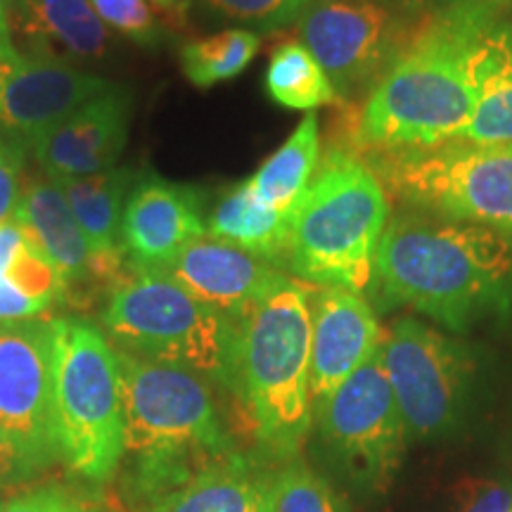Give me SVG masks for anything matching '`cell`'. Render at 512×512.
<instances>
[{
  "mask_svg": "<svg viewBox=\"0 0 512 512\" xmlns=\"http://www.w3.org/2000/svg\"><path fill=\"white\" fill-rule=\"evenodd\" d=\"M12 48L10 29V0H0V50Z\"/></svg>",
  "mask_w": 512,
  "mask_h": 512,
  "instance_id": "38",
  "label": "cell"
},
{
  "mask_svg": "<svg viewBox=\"0 0 512 512\" xmlns=\"http://www.w3.org/2000/svg\"><path fill=\"white\" fill-rule=\"evenodd\" d=\"M472 105L467 5L446 3L415 22L399 55L363 98L344 150L361 145L368 157L430 150L460 138Z\"/></svg>",
  "mask_w": 512,
  "mask_h": 512,
  "instance_id": "2",
  "label": "cell"
},
{
  "mask_svg": "<svg viewBox=\"0 0 512 512\" xmlns=\"http://www.w3.org/2000/svg\"><path fill=\"white\" fill-rule=\"evenodd\" d=\"M389 8L399 12L401 17L411 19V22H418L422 17H430L439 8H444L446 0H384Z\"/></svg>",
  "mask_w": 512,
  "mask_h": 512,
  "instance_id": "37",
  "label": "cell"
},
{
  "mask_svg": "<svg viewBox=\"0 0 512 512\" xmlns=\"http://www.w3.org/2000/svg\"><path fill=\"white\" fill-rule=\"evenodd\" d=\"M0 427L46 465L57 458L53 320L0 323Z\"/></svg>",
  "mask_w": 512,
  "mask_h": 512,
  "instance_id": "12",
  "label": "cell"
},
{
  "mask_svg": "<svg viewBox=\"0 0 512 512\" xmlns=\"http://www.w3.org/2000/svg\"><path fill=\"white\" fill-rule=\"evenodd\" d=\"M29 247V238L24 233L22 223L17 221V216L0 223V278H5L10 271V266L15 264V259L24 249Z\"/></svg>",
  "mask_w": 512,
  "mask_h": 512,
  "instance_id": "36",
  "label": "cell"
},
{
  "mask_svg": "<svg viewBox=\"0 0 512 512\" xmlns=\"http://www.w3.org/2000/svg\"><path fill=\"white\" fill-rule=\"evenodd\" d=\"M10 29L19 53L74 67L102 60L114 43L91 0H10Z\"/></svg>",
  "mask_w": 512,
  "mask_h": 512,
  "instance_id": "19",
  "label": "cell"
},
{
  "mask_svg": "<svg viewBox=\"0 0 512 512\" xmlns=\"http://www.w3.org/2000/svg\"><path fill=\"white\" fill-rule=\"evenodd\" d=\"M114 83L74 64L0 50V128L36 138Z\"/></svg>",
  "mask_w": 512,
  "mask_h": 512,
  "instance_id": "13",
  "label": "cell"
},
{
  "mask_svg": "<svg viewBox=\"0 0 512 512\" xmlns=\"http://www.w3.org/2000/svg\"><path fill=\"white\" fill-rule=\"evenodd\" d=\"M320 439L363 489L382 491L399 470L408 432L380 347L330 396L313 403Z\"/></svg>",
  "mask_w": 512,
  "mask_h": 512,
  "instance_id": "10",
  "label": "cell"
},
{
  "mask_svg": "<svg viewBox=\"0 0 512 512\" xmlns=\"http://www.w3.org/2000/svg\"><path fill=\"white\" fill-rule=\"evenodd\" d=\"M311 401L330 396L356 373L382 335L373 306L358 292L311 285Z\"/></svg>",
  "mask_w": 512,
  "mask_h": 512,
  "instance_id": "18",
  "label": "cell"
},
{
  "mask_svg": "<svg viewBox=\"0 0 512 512\" xmlns=\"http://www.w3.org/2000/svg\"><path fill=\"white\" fill-rule=\"evenodd\" d=\"M320 121L309 112L294 128L259 171L249 178V185L261 202L278 211H294L304 197L320 164Z\"/></svg>",
  "mask_w": 512,
  "mask_h": 512,
  "instance_id": "24",
  "label": "cell"
},
{
  "mask_svg": "<svg viewBox=\"0 0 512 512\" xmlns=\"http://www.w3.org/2000/svg\"><path fill=\"white\" fill-rule=\"evenodd\" d=\"M202 3L223 19H233L261 31H275L297 22L309 0H202Z\"/></svg>",
  "mask_w": 512,
  "mask_h": 512,
  "instance_id": "29",
  "label": "cell"
},
{
  "mask_svg": "<svg viewBox=\"0 0 512 512\" xmlns=\"http://www.w3.org/2000/svg\"><path fill=\"white\" fill-rule=\"evenodd\" d=\"M157 273H164L192 297L238 325L285 278V271L271 261L209 235L185 247Z\"/></svg>",
  "mask_w": 512,
  "mask_h": 512,
  "instance_id": "17",
  "label": "cell"
},
{
  "mask_svg": "<svg viewBox=\"0 0 512 512\" xmlns=\"http://www.w3.org/2000/svg\"><path fill=\"white\" fill-rule=\"evenodd\" d=\"M117 363L124 451L150 456L190 448L214 458L230 456V439L202 375L126 351H117Z\"/></svg>",
  "mask_w": 512,
  "mask_h": 512,
  "instance_id": "8",
  "label": "cell"
},
{
  "mask_svg": "<svg viewBox=\"0 0 512 512\" xmlns=\"http://www.w3.org/2000/svg\"><path fill=\"white\" fill-rule=\"evenodd\" d=\"M311 285L285 278L240 320L238 394L268 456L294 458L313 422Z\"/></svg>",
  "mask_w": 512,
  "mask_h": 512,
  "instance_id": "4",
  "label": "cell"
},
{
  "mask_svg": "<svg viewBox=\"0 0 512 512\" xmlns=\"http://www.w3.org/2000/svg\"><path fill=\"white\" fill-rule=\"evenodd\" d=\"M259 498L261 477H252L245 460L230 453L200 467L147 512H254Z\"/></svg>",
  "mask_w": 512,
  "mask_h": 512,
  "instance_id": "23",
  "label": "cell"
},
{
  "mask_svg": "<svg viewBox=\"0 0 512 512\" xmlns=\"http://www.w3.org/2000/svg\"><path fill=\"white\" fill-rule=\"evenodd\" d=\"M136 178V171L128 166H112L100 174L57 178L55 181L67 197L69 209L86 235L95 259L100 261L107 280L114 285L124 278L121 271H124L126 261L119 249V230L126 197Z\"/></svg>",
  "mask_w": 512,
  "mask_h": 512,
  "instance_id": "21",
  "label": "cell"
},
{
  "mask_svg": "<svg viewBox=\"0 0 512 512\" xmlns=\"http://www.w3.org/2000/svg\"><path fill=\"white\" fill-rule=\"evenodd\" d=\"M254 512H264V510H261V498H259V505H256Z\"/></svg>",
  "mask_w": 512,
  "mask_h": 512,
  "instance_id": "41",
  "label": "cell"
},
{
  "mask_svg": "<svg viewBox=\"0 0 512 512\" xmlns=\"http://www.w3.org/2000/svg\"><path fill=\"white\" fill-rule=\"evenodd\" d=\"M510 24H512V10H510Z\"/></svg>",
  "mask_w": 512,
  "mask_h": 512,
  "instance_id": "42",
  "label": "cell"
},
{
  "mask_svg": "<svg viewBox=\"0 0 512 512\" xmlns=\"http://www.w3.org/2000/svg\"><path fill=\"white\" fill-rule=\"evenodd\" d=\"M415 22L384 0H309L299 43L316 57L339 100H361L408 41Z\"/></svg>",
  "mask_w": 512,
  "mask_h": 512,
  "instance_id": "11",
  "label": "cell"
},
{
  "mask_svg": "<svg viewBox=\"0 0 512 512\" xmlns=\"http://www.w3.org/2000/svg\"><path fill=\"white\" fill-rule=\"evenodd\" d=\"M380 354L408 439L456 430L475 375L465 344L415 318H399L382 337Z\"/></svg>",
  "mask_w": 512,
  "mask_h": 512,
  "instance_id": "9",
  "label": "cell"
},
{
  "mask_svg": "<svg viewBox=\"0 0 512 512\" xmlns=\"http://www.w3.org/2000/svg\"><path fill=\"white\" fill-rule=\"evenodd\" d=\"M389 223V197L363 157L332 145L292 211L287 268L316 287L366 292Z\"/></svg>",
  "mask_w": 512,
  "mask_h": 512,
  "instance_id": "3",
  "label": "cell"
},
{
  "mask_svg": "<svg viewBox=\"0 0 512 512\" xmlns=\"http://www.w3.org/2000/svg\"><path fill=\"white\" fill-rule=\"evenodd\" d=\"M131 114V91L112 86L31 138V152L53 181L100 174L117 166L131 133Z\"/></svg>",
  "mask_w": 512,
  "mask_h": 512,
  "instance_id": "15",
  "label": "cell"
},
{
  "mask_svg": "<svg viewBox=\"0 0 512 512\" xmlns=\"http://www.w3.org/2000/svg\"><path fill=\"white\" fill-rule=\"evenodd\" d=\"M264 512H347L323 477L302 460H290L271 477H261Z\"/></svg>",
  "mask_w": 512,
  "mask_h": 512,
  "instance_id": "27",
  "label": "cell"
},
{
  "mask_svg": "<svg viewBox=\"0 0 512 512\" xmlns=\"http://www.w3.org/2000/svg\"><path fill=\"white\" fill-rule=\"evenodd\" d=\"M467 5V76L472 117L460 140L512 145V24L510 10L477 0Z\"/></svg>",
  "mask_w": 512,
  "mask_h": 512,
  "instance_id": "16",
  "label": "cell"
},
{
  "mask_svg": "<svg viewBox=\"0 0 512 512\" xmlns=\"http://www.w3.org/2000/svg\"><path fill=\"white\" fill-rule=\"evenodd\" d=\"M446 3H456V0H446ZM477 3H489V5H498V8L512 10V0H477Z\"/></svg>",
  "mask_w": 512,
  "mask_h": 512,
  "instance_id": "39",
  "label": "cell"
},
{
  "mask_svg": "<svg viewBox=\"0 0 512 512\" xmlns=\"http://www.w3.org/2000/svg\"><path fill=\"white\" fill-rule=\"evenodd\" d=\"M266 93L275 105L299 112L339 102L325 69L299 41H285L273 48L266 69Z\"/></svg>",
  "mask_w": 512,
  "mask_h": 512,
  "instance_id": "25",
  "label": "cell"
},
{
  "mask_svg": "<svg viewBox=\"0 0 512 512\" xmlns=\"http://www.w3.org/2000/svg\"><path fill=\"white\" fill-rule=\"evenodd\" d=\"M100 323L117 351L169 363L238 392L240 325L157 271L112 285Z\"/></svg>",
  "mask_w": 512,
  "mask_h": 512,
  "instance_id": "5",
  "label": "cell"
},
{
  "mask_svg": "<svg viewBox=\"0 0 512 512\" xmlns=\"http://www.w3.org/2000/svg\"><path fill=\"white\" fill-rule=\"evenodd\" d=\"M43 311H48V306H43L36 299H31L24 294L12 280L5 275L0 278V323H12V320H29L41 316Z\"/></svg>",
  "mask_w": 512,
  "mask_h": 512,
  "instance_id": "35",
  "label": "cell"
},
{
  "mask_svg": "<svg viewBox=\"0 0 512 512\" xmlns=\"http://www.w3.org/2000/svg\"><path fill=\"white\" fill-rule=\"evenodd\" d=\"M152 3H157V5H164V8H169V5H174L176 0H152Z\"/></svg>",
  "mask_w": 512,
  "mask_h": 512,
  "instance_id": "40",
  "label": "cell"
},
{
  "mask_svg": "<svg viewBox=\"0 0 512 512\" xmlns=\"http://www.w3.org/2000/svg\"><path fill=\"white\" fill-rule=\"evenodd\" d=\"M0 512H91L79 498L62 486H41V489L19 494L3 503Z\"/></svg>",
  "mask_w": 512,
  "mask_h": 512,
  "instance_id": "32",
  "label": "cell"
},
{
  "mask_svg": "<svg viewBox=\"0 0 512 512\" xmlns=\"http://www.w3.org/2000/svg\"><path fill=\"white\" fill-rule=\"evenodd\" d=\"M261 48V36L252 29H226L188 41L181 48L183 76L192 86L211 88L240 76Z\"/></svg>",
  "mask_w": 512,
  "mask_h": 512,
  "instance_id": "26",
  "label": "cell"
},
{
  "mask_svg": "<svg viewBox=\"0 0 512 512\" xmlns=\"http://www.w3.org/2000/svg\"><path fill=\"white\" fill-rule=\"evenodd\" d=\"M373 283L387 306L463 332L512 306V245L489 228L403 211L384 228Z\"/></svg>",
  "mask_w": 512,
  "mask_h": 512,
  "instance_id": "1",
  "label": "cell"
},
{
  "mask_svg": "<svg viewBox=\"0 0 512 512\" xmlns=\"http://www.w3.org/2000/svg\"><path fill=\"white\" fill-rule=\"evenodd\" d=\"M456 512H512V486L503 482H472L460 494Z\"/></svg>",
  "mask_w": 512,
  "mask_h": 512,
  "instance_id": "33",
  "label": "cell"
},
{
  "mask_svg": "<svg viewBox=\"0 0 512 512\" xmlns=\"http://www.w3.org/2000/svg\"><path fill=\"white\" fill-rule=\"evenodd\" d=\"M43 467L48 465L38 460L29 448H24L10 432L0 427V489L29 482Z\"/></svg>",
  "mask_w": 512,
  "mask_h": 512,
  "instance_id": "31",
  "label": "cell"
},
{
  "mask_svg": "<svg viewBox=\"0 0 512 512\" xmlns=\"http://www.w3.org/2000/svg\"><path fill=\"white\" fill-rule=\"evenodd\" d=\"M207 235L287 268L292 211H278L261 202L249 181L230 188L207 219Z\"/></svg>",
  "mask_w": 512,
  "mask_h": 512,
  "instance_id": "22",
  "label": "cell"
},
{
  "mask_svg": "<svg viewBox=\"0 0 512 512\" xmlns=\"http://www.w3.org/2000/svg\"><path fill=\"white\" fill-rule=\"evenodd\" d=\"M15 216L31 245L55 266L64 285L72 287L98 283V280L110 283L81 226L76 223L67 197L60 185L50 181L48 176L31 178L24 185Z\"/></svg>",
  "mask_w": 512,
  "mask_h": 512,
  "instance_id": "20",
  "label": "cell"
},
{
  "mask_svg": "<svg viewBox=\"0 0 512 512\" xmlns=\"http://www.w3.org/2000/svg\"><path fill=\"white\" fill-rule=\"evenodd\" d=\"M57 458L76 475L105 482L124 456L117 351L91 323L53 320Z\"/></svg>",
  "mask_w": 512,
  "mask_h": 512,
  "instance_id": "6",
  "label": "cell"
},
{
  "mask_svg": "<svg viewBox=\"0 0 512 512\" xmlns=\"http://www.w3.org/2000/svg\"><path fill=\"white\" fill-rule=\"evenodd\" d=\"M19 200H22L19 162L8 147L0 145V223L15 216Z\"/></svg>",
  "mask_w": 512,
  "mask_h": 512,
  "instance_id": "34",
  "label": "cell"
},
{
  "mask_svg": "<svg viewBox=\"0 0 512 512\" xmlns=\"http://www.w3.org/2000/svg\"><path fill=\"white\" fill-rule=\"evenodd\" d=\"M0 508H3V503H0Z\"/></svg>",
  "mask_w": 512,
  "mask_h": 512,
  "instance_id": "43",
  "label": "cell"
},
{
  "mask_svg": "<svg viewBox=\"0 0 512 512\" xmlns=\"http://www.w3.org/2000/svg\"><path fill=\"white\" fill-rule=\"evenodd\" d=\"M91 5L107 29L138 46H157L164 38L162 22L147 0H91Z\"/></svg>",
  "mask_w": 512,
  "mask_h": 512,
  "instance_id": "28",
  "label": "cell"
},
{
  "mask_svg": "<svg viewBox=\"0 0 512 512\" xmlns=\"http://www.w3.org/2000/svg\"><path fill=\"white\" fill-rule=\"evenodd\" d=\"M8 278L22 290L27 297L36 299L43 306H53L60 302L62 294L67 292V285L60 278V273L55 271V266L43 256L38 249L31 245L17 256L15 264L10 266Z\"/></svg>",
  "mask_w": 512,
  "mask_h": 512,
  "instance_id": "30",
  "label": "cell"
},
{
  "mask_svg": "<svg viewBox=\"0 0 512 512\" xmlns=\"http://www.w3.org/2000/svg\"><path fill=\"white\" fill-rule=\"evenodd\" d=\"M363 159L408 207L489 228L512 245V145L456 138L430 150Z\"/></svg>",
  "mask_w": 512,
  "mask_h": 512,
  "instance_id": "7",
  "label": "cell"
},
{
  "mask_svg": "<svg viewBox=\"0 0 512 512\" xmlns=\"http://www.w3.org/2000/svg\"><path fill=\"white\" fill-rule=\"evenodd\" d=\"M204 235L207 219L200 192L155 174L136 178L119 230V249L128 271H162Z\"/></svg>",
  "mask_w": 512,
  "mask_h": 512,
  "instance_id": "14",
  "label": "cell"
}]
</instances>
